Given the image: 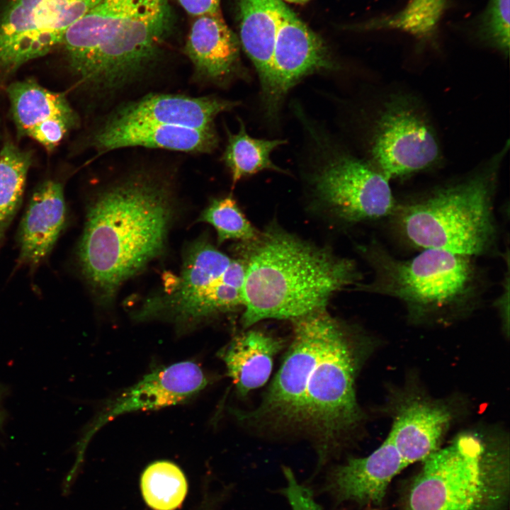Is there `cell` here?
I'll use <instances>...</instances> for the list:
<instances>
[{"mask_svg":"<svg viewBox=\"0 0 510 510\" xmlns=\"http://www.w3.org/2000/svg\"><path fill=\"white\" fill-rule=\"evenodd\" d=\"M171 181L153 170H136L90 203L79 259L101 303H111L123 283L164 251L176 212Z\"/></svg>","mask_w":510,"mask_h":510,"instance_id":"obj_1","label":"cell"},{"mask_svg":"<svg viewBox=\"0 0 510 510\" xmlns=\"http://www.w3.org/2000/svg\"><path fill=\"white\" fill-rule=\"evenodd\" d=\"M244 328L266 319L296 318L326 309L331 297L361 283L356 262L271 224L244 242Z\"/></svg>","mask_w":510,"mask_h":510,"instance_id":"obj_2","label":"cell"},{"mask_svg":"<svg viewBox=\"0 0 510 510\" xmlns=\"http://www.w3.org/2000/svg\"><path fill=\"white\" fill-rule=\"evenodd\" d=\"M172 26L166 0H101L67 30L62 44L79 81L110 94L154 67Z\"/></svg>","mask_w":510,"mask_h":510,"instance_id":"obj_3","label":"cell"},{"mask_svg":"<svg viewBox=\"0 0 510 510\" xmlns=\"http://www.w3.org/2000/svg\"><path fill=\"white\" fill-rule=\"evenodd\" d=\"M373 271L353 288L400 301L414 323L448 322L480 305L487 279L475 257L437 249L404 259L373 239L359 248Z\"/></svg>","mask_w":510,"mask_h":510,"instance_id":"obj_4","label":"cell"},{"mask_svg":"<svg viewBox=\"0 0 510 510\" xmlns=\"http://www.w3.org/2000/svg\"><path fill=\"white\" fill-rule=\"evenodd\" d=\"M496 174L482 172L396 203L392 232L419 251L437 249L472 257L499 254L494 213Z\"/></svg>","mask_w":510,"mask_h":510,"instance_id":"obj_5","label":"cell"},{"mask_svg":"<svg viewBox=\"0 0 510 510\" xmlns=\"http://www.w3.org/2000/svg\"><path fill=\"white\" fill-rule=\"evenodd\" d=\"M370 347L368 337L327 312L319 355L306 382L300 424L317 436V459L309 484L337 454L343 436L363 419L355 380Z\"/></svg>","mask_w":510,"mask_h":510,"instance_id":"obj_6","label":"cell"},{"mask_svg":"<svg viewBox=\"0 0 510 510\" xmlns=\"http://www.w3.org/2000/svg\"><path fill=\"white\" fill-rule=\"evenodd\" d=\"M404 510H502L510 490L508 449L463 434L423 461Z\"/></svg>","mask_w":510,"mask_h":510,"instance_id":"obj_7","label":"cell"},{"mask_svg":"<svg viewBox=\"0 0 510 510\" xmlns=\"http://www.w3.org/2000/svg\"><path fill=\"white\" fill-rule=\"evenodd\" d=\"M246 266L199 239L183 256L178 276L166 278L164 288L134 312L138 321L161 319L181 328L198 325L244 305Z\"/></svg>","mask_w":510,"mask_h":510,"instance_id":"obj_8","label":"cell"},{"mask_svg":"<svg viewBox=\"0 0 510 510\" xmlns=\"http://www.w3.org/2000/svg\"><path fill=\"white\" fill-rule=\"evenodd\" d=\"M101 0H11L0 16V72L9 73L62 43Z\"/></svg>","mask_w":510,"mask_h":510,"instance_id":"obj_9","label":"cell"},{"mask_svg":"<svg viewBox=\"0 0 510 510\" xmlns=\"http://www.w3.org/2000/svg\"><path fill=\"white\" fill-rule=\"evenodd\" d=\"M389 181L373 165L342 153L331 157L313 174L312 186L329 212L351 225L391 215L397 201Z\"/></svg>","mask_w":510,"mask_h":510,"instance_id":"obj_10","label":"cell"},{"mask_svg":"<svg viewBox=\"0 0 510 510\" xmlns=\"http://www.w3.org/2000/svg\"><path fill=\"white\" fill-rule=\"evenodd\" d=\"M371 155L389 180L427 169L438 159L439 146L424 118L408 101L393 99L378 120Z\"/></svg>","mask_w":510,"mask_h":510,"instance_id":"obj_11","label":"cell"},{"mask_svg":"<svg viewBox=\"0 0 510 510\" xmlns=\"http://www.w3.org/2000/svg\"><path fill=\"white\" fill-rule=\"evenodd\" d=\"M326 309L293 319V339L260 406L250 419L278 425H298L306 382L317 359Z\"/></svg>","mask_w":510,"mask_h":510,"instance_id":"obj_12","label":"cell"},{"mask_svg":"<svg viewBox=\"0 0 510 510\" xmlns=\"http://www.w3.org/2000/svg\"><path fill=\"white\" fill-rule=\"evenodd\" d=\"M202 368L193 361H182L158 368L109 402L81 441L76 463L91 437L103 426L122 414L157 409L185 402L208 385Z\"/></svg>","mask_w":510,"mask_h":510,"instance_id":"obj_13","label":"cell"},{"mask_svg":"<svg viewBox=\"0 0 510 510\" xmlns=\"http://www.w3.org/2000/svg\"><path fill=\"white\" fill-rule=\"evenodd\" d=\"M404 468L402 459L387 436L368 455L351 457L332 466L326 472L319 491L334 506L379 505L392 479Z\"/></svg>","mask_w":510,"mask_h":510,"instance_id":"obj_14","label":"cell"},{"mask_svg":"<svg viewBox=\"0 0 510 510\" xmlns=\"http://www.w3.org/2000/svg\"><path fill=\"white\" fill-rule=\"evenodd\" d=\"M273 94L268 114L275 115L285 94L302 78L335 68L323 40L285 4L276 31L273 60Z\"/></svg>","mask_w":510,"mask_h":510,"instance_id":"obj_15","label":"cell"},{"mask_svg":"<svg viewBox=\"0 0 510 510\" xmlns=\"http://www.w3.org/2000/svg\"><path fill=\"white\" fill-rule=\"evenodd\" d=\"M215 128L196 129L142 122H121L106 118L93 136L96 149L106 152L128 147L162 148L207 153L217 145Z\"/></svg>","mask_w":510,"mask_h":510,"instance_id":"obj_16","label":"cell"},{"mask_svg":"<svg viewBox=\"0 0 510 510\" xmlns=\"http://www.w3.org/2000/svg\"><path fill=\"white\" fill-rule=\"evenodd\" d=\"M237 104L215 96L150 94L123 105L106 118L121 122L212 129L218 114L231 110Z\"/></svg>","mask_w":510,"mask_h":510,"instance_id":"obj_17","label":"cell"},{"mask_svg":"<svg viewBox=\"0 0 510 510\" xmlns=\"http://www.w3.org/2000/svg\"><path fill=\"white\" fill-rule=\"evenodd\" d=\"M451 419L450 411L441 402L412 397L400 404L388 436L405 468L439 448Z\"/></svg>","mask_w":510,"mask_h":510,"instance_id":"obj_18","label":"cell"},{"mask_svg":"<svg viewBox=\"0 0 510 510\" xmlns=\"http://www.w3.org/2000/svg\"><path fill=\"white\" fill-rule=\"evenodd\" d=\"M184 51L198 79L222 84L240 70L239 42L221 11L194 18Z\"/></svg>","mask_w":510,"mask_h":510,"instance_id":"obj_19","label":"cell"},{"mask_svg":"<svg viewBox=\"0 0 510 510\" xmlns=\"http://www.w3.org/2000/svg\"><path fill=\"white\" fill-rule=\"evenodd\" d=\"M63 187L48 180L33 193L21 220L18 243L21 264L37 266L50 253L66 222Z\"/></svg>","mask_w":510,"mask_h":510,"instance_id":"obj_20","label":"cell"},{"mask_svg":"<svg viewBox=\"0 0 510 510\" xmlns=\"http://www.w3.org/2000/svg\"><path fill=\"white\" fill-rule=\"evenodd\" d=\"M283 0H237L240 42L258 73L266 111L273 94V53Z\"/></svg>","mask_w":510,"mask_h":510,"instance_id":"obj_21","label":"cell"},{"mask_svg":"<svg viewBox=\"0 0 510 510\" xmlns=\"http://www.w3.org/2000/svg\"><path fill=\"white\" fill-rule=\"evenodd\" d=\"M283 345V340L259 330H249L236 336L221 352L227 374L241 396L265 384L273 358Z\"/></svg>","mask_w":510,"mask_h":510,"instance_id":"obj_22","label":"cell"},{"mask_svg":"<svg viewBox=\"0 0 510 510\" xmlns=\"http://www.w3.org/2000/svg\"><path fill=\"white\" fill-rule=\"evenodd\" d=\"M12 115L23 135L53 118L77 120L63 94L48 90L33 79L16 81L7 89Z\"/></svg>","mask_w":510,"mask_h":510,"instance_id":"obj_23","label":"cell"},{"mask_svg":"<svg viewBox=\"0 0 510 510\" xmlns=\"http://www.w3.org/2000/svg\"><path fill=\"white\" fill-rule=\"evenodd\" d=\"M449 6L448 0H409L400 11L374 18L353 28L392 30L407 33L421 43L436 39L439 23Z\"/></svg>","mask_w":510,"mask_h":510,"instance_id":"obj_24","label":"cell"},{"mask_svg":"<svg viewBox=\"0 0 510 510\" xmlns=\"http://www.w3.org/2000/svg\"><path fill=\"white\" fill-rule=\"evenodd\" d=\"M239 122L237 133L232 134L228 131V142L222 156V160L231 172L233 183L264 169L284 172L273 163L270 155L286 141L253 138L247 134L243 122Z\"/></svg>","mask_w":510,"mask_h":510,"instance_id":"obj_25","label":"cell"},{"mask_svg":"<svg viewBox=\"0 0 510 510\" xmlns=\"http://www.w3.org/2000/svg\"><path fill=\"white\" fill-rule=\"evenodd\" d=\"M30 163V154L11 142L0 150V247L20 205Z\"/></svg>","mask_w":510,"mask_h":510,"instance_id":"obj_26","label":"cell"},{"mask_svg":"<svg viewBox=\"0 0 510 510\" xmlns=\"http://www.w3.org/2000/svg\"><path fill=\"white\" fill-rule=\"evenodd\" d=\"M141 491L146 504L153 510H176L186 498L188 483L182 470L174 463L160 460L150 464L141 477Z\"/></svg>","mask_w":510,"mask_h":510,"instance_id":"obj_27","label":"cell"},{"mask_svg":"<svg viewBox=\"0 0 510 510\" xmlns=\"http://www.w3.org/2000/svg\"><path fill=\"white\" fill-rule=\"evenodd\" d=\"M198 220L215 228L218 244L228 240L249 242L256 239L259 234L232 196L212 200L202 212Z\"/></svg>","mask_w":510,"mask_h":510,"instance_id":"obj_28","label":"cell"},{"mask_svg":"<svg viewBox=\"0 0 510 510\" xmlns=\"http://www.w3.org/2000/svg\"><path fill=\"white\" fill-rule=\"evenodd\" d=\"M509 1L488 0L475 26L476 36L481 42L506 56L509 55L510 41Z\"/></svg>","mask_w":510,"mask_h":510,"instance_id":"obj_29","label":"cell"},{"mask_svg":"<svg viewBox=\"0 0 510 510\" xmlns=\"http://www.w3.org/2000/svg\"><path fill=\"white\" fill-rule=\"evenodd\" d=\"M183 9L196 18L220 11V0H176Z\"/></svg>","mask_w":510,"mask_h":510,"instance_id":"obj_30","label":"cell"},{"mask_svg":"<svg viewBox=\"0 0 510 510\" xmlns=\"http://www.w3.org/2000/svg\"><path fill=\"white\" fill-rule=\"evenodd\" d=\"M509 268L507 269L506 278L504 280L503 291L501 296L497 300V307L501 314L502 322L509 328Z\"/></svg>","mask_w":510,"mask_h":510,"instance_id":"obj_31","label":"cell"},{"mask_svg":"<svg viewBox=\"0 0 510 510\" xmlns=\"http://www.w3.org/2000/svg\"><path fill=\"white\" fill-rule=\"evenodd\" d=\"M290 3L303 4L307 3L309 0H285Z\"/></svg>","mask_w":510,"mask_h":510,"instance_id":"obj_32","label":"cell"}]
</instances>
